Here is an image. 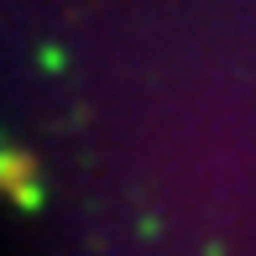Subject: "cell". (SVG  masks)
I'll list each match as a JSON object with an SVG mask.
<instances>
[{
  "instance_id": "obj_1",
  "label": "cell",
  "mask_w": 256,
  "mask_h": 256,
  "mask_svg": "<svg viewBox=\"0 0 256 256\" xmlns=\"http://www.w3.org/2000/svg\"><path fill=\"white\" fill-rule=\"evenodd\" d=\"M0 194H10L21 209L42 204V183H37V157L21 146H0Z\"/></svg>"
}]
</instances>
